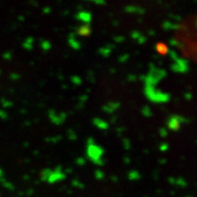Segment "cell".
<instances>
[{
    "instance_id": "obj_2",
    "label": "cell",
    "mask_w": 197,
    "mask_h": 197,
    "mask_svg": "<svg viewBox=\"0 0 197 197\" xmlns=\"http://www.w3.org/2000/svg\"><path fill=\"white\" fill-rule=\"evenodd\" d=\"M90 32V29L89 27H82L81 29H80V33L81 35H83V36H87V35H89Z\"/></svg>"
},
{
    "instance_id": "obj_1",
    "label": "cell",
    "mask_w": 197,
    "mask_h": 197,
    "mask_svg": "<svg viewBox=\"0 0 197 197\" xmlns=\"http://www.w3.org/2000/svg\"><path fill=\"white\" fill-rule=\"evenodd\" d=\"M156 50L159 54L161 55H165L168 52V48L166 47L165 44L163 43H158L157 47H156Z\"/></svg>"
}]
</instances>
